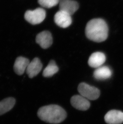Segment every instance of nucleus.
<instances>
[{
	"mask_svg": "<svg viewBox=\"0 0 123 124\" xmlns=\"http://www.w3.org/2000/svg\"><path fill=\"white\" fill-rule=\"evenodd\" d=\"M85 33L87 38L92 41H105L108 37V26L102 19H93L87 23Z\"/></svg>",
	"mask_w": 123,
	"mask_h": 124,
	"instance_id": "1",
	"label": "nucleus"
},
{
	"mask_svg": "<svg viewBox=\"0 0 123 124\" xmlns=\"http://www.w3.org/2000/svg\"><path fill=\"white\" fill-rule=\"evenodd\" d=\"M37 115L42 121L50 124H58L66 118L67 114L59 106L51 104L40 108Z\"/></svg>",
	"mask_w": 123,
	"mask_h": 124,
	"instance_id": "2",
	"label": "nucleus"
},
{
	"mask_svg": "<svg viewBox=\"0 0 123 124\" xmlns=\"http://www.w3.org/2000/svg\"><path fill=\"white\" fill-rule=\"evenodd\" d=\"M78 91L80 95L85 97L88 100H96L100 96V91L98 88L92 86L84 82L79 84Z\"/></svg>",
	"mask_w": 123,
	"mask_h": 124,
	"instance_id": "3",
	"label": "nucleus"
},
{
	"mask_svg": "<svg viewBox=\"0 0 123 124\" xmlns=\"http://www.w3.org/2000/svg\"><path fill=\"white\" fill-rule=\"evenodd\" d=\"M46 16L45 11L41 8H36L33 11H27L25 14L26 20L32 25L41 23L45 19Z\"/></svg>",
	"mask_w": 123,
	"mask_h": 124,
	"instance_id": "4",
	"label": "nucleus"
},
{
	"mask_svg": "<svg viewBox=\"0 0 123 124\" xmlns=\"http://www.w3.org/2000/svg\"><path fill=\"white\" fill-rule=\"evenodd\" d=\"M54 20L57 25L63 28L68 27L72 23L71 15L61 10L55 15Z\"/></svg>",
	"mask_w": 123,
	"mask_h": 124,
	"instance_id": "5",
	"label": "nucleus"
},
{
	"mask_svg": "<svg viewBox=\"0 0 123 124\" xmlns=\"http://www.w3.org/2000/svg\"><path fill=\"white\" fill-rule=\"evenodd\" d=\"M72 105L78 110L85 111L89 108L90 103L88 99L81 95L73 96L70 99Z\"/></svg>",
	"mask_w": 123,
	"mask_h": 124,
	"instance_id": "6",
	"label": "nucleus"
},
{
	"mask_svg": "<svg viewBox=\"0 0 123 124\" xmlns=\"http://www.w3.org/2000/svg\"><path fill=\"white\" fill-rule=\"evenodd\" d=\"M104 120L108 124H121L123 123V112L116 110H110L105 115Z\"/></svg>",
	"mask_w": 123,
	"mask_h": 124,
	"instance_id": "7",
	"label": "nucleus"
},
{
	"mask_svg": "<svg viewBox=\"0 0 123 124\" xmlns=\"http://www.w3.org/2000/svg\"><path fill=\"white\" fill-rule=\"evenodd\" d=\"M36 41L42 48L46 49L52 44V36L48 31H43L37 35Z\"/></svg>",
	"mask_w": 123,
	"mask_h": 124,
	"instance_id": "8",
	"label": "nucleus"
},
{
	"mask_svg": "<svg viewBox=\"0 0 123 124\" xmlns=\"http://www.w3.org/2000/svg\"><path fill=\"white\" fill-rule=\"evenodd\" d=\"M60 10L63 11L72 15L79 8V5L76 1L73 0H60Z\"/></svg>",
	"mask_w": 123,
	"mask_h": 124,
	"instance_id": "9",
	"label": "nucleus"
},
{
	"mask_svg": "<svg viewBox=\"0 0 123 124\" xmlns=\"http://www.w3.org/2000/svg\"><path fill=\"white\" fill-rule=\"evenodd\" d=\"M42 68V64L41 60L36 57L30 62L26 71L29 78H32L39 73Z\"/></svg>",
	"mask_w": 123,
	"mask_h": 124,
	"instance_id": "10",
	"label": "nucleus"
},
{
	"mask_svg": "<svg viewBox=\"0 0 123 124\" xmlns=\"http://www.w3.org/2000/svg\"><path fill=\"white\" fill-rule=\"evenodd\" d=\"M106 60V56L103 53L96 52L93 53L89 57L88 63L91 67L97 68L102 66Z\"/></svg>",
	"mask_w": 123,
	"mask_h": 124,
	"instance_id": "11",
	"label": "nucleus"
},
{
	"mask_svg": "<svg viewBox=\"0 0 123 124\" xmlns=\"http://www.w3.org/2000/svg\"><path fill=\"white\" fill-rule=\"evenodd\" d=\"M28 59L22 57H19L16 59L14 63V70L17 75L21 76L26 71L30 63Z\"/></svg>",
	"mask_w": 123,
	"mask_h": 124,
	"instance_id": "12",
	"label": "nucleus"
},
{
	"mask_svg": "<svg viewBox=\"0 0 123 124\" xmlns=\"http://www.w3.org/2000/svg\"><path fill=\"white\" fill-rule=\"evenodd\" d=\"M112 75L111 69L106 66H101L96 68L94 72V77L97 80H104L109 78Z\"/></svg>",
	"mask_w": 123,
	"mask_h": 124,
	"instance_id": "13",
	"label": "nucleus"
},
{
	"mask_svg": "<svg viewBox=\"0 0 123 124\" xmlns=\"http://www.w3.org/2000/svg\"><path fill=\"white\" fill-rule=\"evenodd\" d=\"M15 103L16 100L13 97L7 98L0 101V116L11 110Z\"/></svg>",
	"mask_w": 123,
	"mask_h": 124,
	"instance_id": "14",
	"label": "nucleus"
},
{
	"mask_svg": "<svg viewBox=\"0 0 123 124\" xmlns=\"http://www.w3.org/2000/svg\"><path fill=\"white\" fill-rule=\"evenodd\" d=\"M58 68L54 60H51L48 66L43 71V75L44 77H50L58 71Z\"/></svg>",
	"mask_w": 123,
	"mask_h": 124,
	"instance_id": "15",
	"label": "nucleus"
},
{
	"mask_svg": "<svg viewBox=\"0 0 123 124\" xmlns=\"http://www.w3.org/2000/svg\"><path fill=\"white\" fill-rule=\"evenodd\" d=\"M60 0H38V3L43 7L51 8L59 3Z\"/></svg>",
	"mask_w": 123,
	"mask_h": 124,
	"instance_id": "16",
	"label": "nucleus"
}]
</instances>
